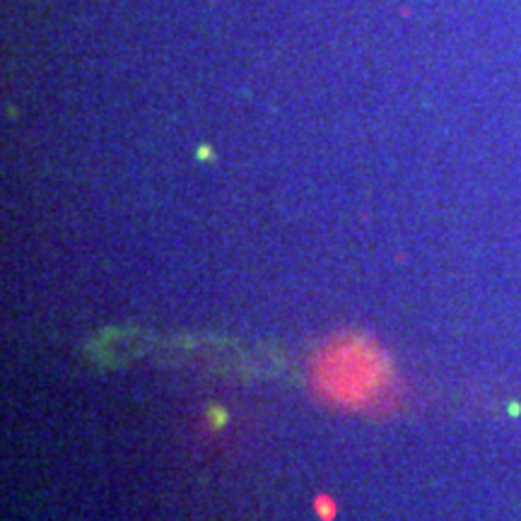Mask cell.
Wrapping results in <instances>:
<instances>
[{
    "label": "cell",
    "instance_id": "6da1fadb",
    "mask_svg": "<svg viewBox=\"0 0 521 521\" xmlns=\"http://www.w3.org/2000/svg\"><path fill=\"white\" fill-rule=\"evenodd\" d=\"M312 386L338 408H376L393 391V365L374 338L348 333L314 357Z\"/></svg>",
    "mask_w": 521,
    "mask_h": 521
},
{
    "label": "cell",
    "instance_id": "7a4b0ae2",
    "mask_svg": "<svg viewBox=\"0 0 521 521\" xmlns=\"http://www.w3.org/2000/svg\"><path fill=\"white\" fill-rule=\"evenodd\" d=\"M316 512H321L323 519H333V512H335V504L328 500V497H318L316 500Z\"/></svg>",
    "mask_w": 521,
    "mask_h": 521
},
{
    "label": "cell",
    "instance_id": "3957f363",
    "mask_svg": "<svg viewBox=\"0 0 521 521\" xmlns=\"http://www.w3.org/2000/svg\"><path fill=\"white\" fill-rule=\"evenodd\" d=\"M210 420H212V427L220 429L224 422H227V413H224L222 408H212L210 410Z\"/></svg>",
    "mask_w": 521,
    "mask_h": 521
}]
</instances>
